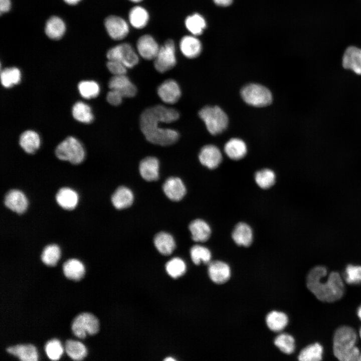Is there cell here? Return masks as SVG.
Wrapping results in <instances>:
<instances>
[{
    "label": "cell",
    "mask_w": 361,
    "mask_h": 361,
    "mask_svg": "<svg viewBox=\"0 0 361 361\" xmlns=\"http://www.w3.org/2000/svg\"><path fill=\"white\" fill-rule=\"evenodd\" d=\"M159 164L155 157L148 156L141 160L139 169L142 177L147 181L156 180L159 177Z\"/></svg>",
    "instance_id": "19"
},
{
    "label": "cell",
    "mask_w": 361,
    "mask_h": 361,
    "mask_svg": "<svg viewBox=\"0 0 361 361\" xmlns=\"http://www.w3.org/2000/svg\"><path fill=\"white\" fill-rule=\"evenodd\" d=\"M187 29L193 35H201L206 28V23L204 18L198 14L189 16L185 20Z\"/></svg>",
    "instance_id": "35"
},
{
    "label": "cell",
    "mask_w": 361,
    "mask_h": 361,
    "mask_svg": "<svg viewBox=\"0 0 361 361\" xmlns=\"http://www.w3.org/2000/svg\"><path fill=\"white\" fill-rule=\"evenodd\" d=\"M342 64L344 68L361 75V49L353 46L347 48L343 55Z\"/></svg>",
    "instance_id": "18"
},
{
    "label": "cell",
    "mask_w": 361,
    "mask_h": 361,
    "mask_svg": "<svg viewBox=\"0 0 361 361\" xmlns=\"http://www.w3.org/2000/svg\"><path fill=\"white\" fill-rule=\"evenodd\" d=\"M45 31L47 36L50 39L59 40L65 34L66 25L60 18L53 16L46 22Z\"/></svg>",
    "instance_id": "28"
},
{
    "label": "cell",
    "mask_w": 361,
    "mask_h": 361,
    "mask_svg": "<svg viewBox=\"0 0 361 361\" xmlns=\"http://www.w3.org/2000/svg\"><path fill=\"white\" fill-rule=\"evenodd\" d=\"M176 63L174 43L172 40H167L159 48L154 59V66L160 73L165 72L172 69Z\"/></svg>",
    "instance_id": "8"
},
{
    "label": "cell",
    "mask_w": 361,
    "mask_h": 361,
    "mask_svg": "<svg viewBox=\"0 0 361 361\" xmlns=\"http://www.w3.org/2000/svg\"><path fill=\"white\" fill-rule=\"evenodd\" d=\"M359 360L361 361V353H360V356H359Z\"/></svg>",
    "instance_id": "55"
},
{
    "label": "cell",
    "mask_w": 361,
    "mask_h": 361,
    "mask_svg": "<svg viewBox=\"0 0 361 361\" xmlns=\"http://www.w3.org/2000/svg\"><path fill=\"white\" fill-rule=\"evenodd\" d=\"M56 200L61 208L69 210L76 207L78 201V196L74 190L68 188H62L58 191Z\"/></svg>",
    "instance_id": "25"
},
{
    "label": "cell",
    "mask_w": 361,
    "mask_h": 361,
    "mask_svg": "<svg viewBox=\"0 0 361 361\" xmlns=\"http://www.w3.org/2000/svg\"><path fill=\"white\" fill-rule=\"evenodd\" d=\"M133 201V195L130 189L121 186L117 189L112 195L111 202L117 209H122L130 206Z\"/></svg>",
    "instance_id": "26"
},
{
    "label": "cell",
    "mask_w": 361,
    "mask_h": 361,
    "mask_svg": "<svg viewBox=\"0 0 361 361\" xmlns=\"http://www.w3.org/2000/svg\"><path fill=\"white\" fill-rule=\"evenodd\" d=\"M45 350L48 357L53 360H58L63 352L61 342L57 339L48 341L45 345Z\"/></svg>",
    "instance_id": "44"
},
{
    "label": "cell",
    "mask_w": 361,
    "mask_h": 361,
    "mask_svg": "<svg viewBox=\"0 0 361 361\" xmlns=\"http://www.w3.org/2000/svg\"><path fill=\"white\" fill-rule=\"evenodd\" d=\"M217 5L225 7L230 5L233 0H213Z\"/></svg>",
    "instance_id": "49"
},
{
    "label": "cell",
    "mask_w": 361,
    "mask_h": 361,
    "mask_svg": "<svg viewBox=\"0 0 361 361\" xmlns=\"http://www.w3.org/2000/svg\"><path fill=\"white\" fill-rule=\"evenodd\" d=\"M157 93L164 103L174 104L181 96V90L178 83L174 80L168 79L162 83L157 88Z\"/></svg>",
    "instance_id": "11"
},
{
    "label": "cell",
    "mask_w": 361,
    "mask_h": 361,
    "mask_svg": "<svg viewBox=\"0 0 361 361\" xmlns=\"http://www.w3.org/2000/svg\"><path fill=\"white\" fill-rule=\"evenodd\" d=\"M192 239L196 242L207 241L211 234V228L207 223L201 219L193 221L189 225Z\"/></svg>",
    "instance_id": "23"
},
{
    "label": "cell",
    "mask_w": 361,
    "mask_h": 361,
    "mask_svg": "<svg viewBox=\"0 0 361 361\" xmlns=\"http://www.w3.org/2000/svg\"><path fill=\"white\" fill-rule=\"evenodd\" d=\"M108 60L118 61L127 68H131L137 64L139 58L131 46L123 43L109 49L106 54Z\"/></svg>",
    "instance_id": "9"
},
{
    "label": "cell",
    "mask_w": 361,
    "mask_h": 361,
    "mask_svg": "<svg viewBox=\"0 0 361 361\" xmlns=\"http://www.w3.org/2000/svg\"><path fill=\"white\" fill-rule=\"evenodd\" d=\"M357 313V315H358V317L361 320V305L358 308Z\"/></svg>",
    "instance_id": "51"
},
{
    "label": "cell",
    "mask_w": 361,
    "mask_h": 361,
    "mask_svg": "<svg viewBox=\"0 0 361 361\" xmlns=\"http://www.w3.org/2000/svg\"><path fill=\"white\" fill-rule=\"evenodd\" d=\"M190 254L192 261L198 265L201 262L209 263L211 258V253L206 247L201 245H195L190 250Z\"/></svg>",
    "instance_id": "41"
},
{
    "label": "cell",
    "mask_w": 361,
    "mask_h": 361,
    "mask_svg": "<svg viewBox=\"0 0 361 361\" xmlns=\"http://www.w3.org/2000/svg\"><path fill=\"white\" fill-rule=\"evenodd\" d=\"M56 156L60 160L77 164L84 159L85 152L81 143L75 137L70 136L61 142L55 150Z\"/></svg>",
    "instance_id": "5"
},
{
    "label": "cell",
    "mask_w": 361,
    "mask_h": 361,
    "mask_svg": "<svg viewBox=\"0 0 361 361\" xmlns=\"http://www.w3.org/2000/svg\"><path fill=\"white\" fill-rule=\"evenodd\" d=\"M345 279L348 284L361 283V266L348 265L345 269Z\"/></svg>",
    "instance_id": "45"
},
{
    "label": "cell",
    "mask_w": 361,
    "mask_h": 361,
    "mask_svg": "<svg viewBox=\"0 0 361 361\" xmlns=\"http://www.w3.org/2000/svg\"><path fill=\"white\" fill-rule=\"evenodd\" d=\"M275 345L283 353H292L295 350L294 338L287 333L278 335L274 340Z\"/></svg>",
    "instance_id": "40"
},
{
    "label": "cell",
    "mask_w": 361,
    "mask_h": 361,
    "mask_svg": "<svg viewBox=\"0 0 361 361\" xmlns=\"http://www.w3.org/2000/svg\"><path fill=\"white\" fill-rule=\"evenodd\" d=\"M137 49L141 57L146 60L154 59L159 48L153 38L149 35H144L137 40Z\"/></svg>",
    "instance_id": "14"
},
{
    "label": "cell",
    "mask_w": 361,
    "mask_h": 361,
    "mask_svg": "<svg viewBox=\"0 0 361 361\" xmlns=\"http://www.w3.org/2000/svg\"><path fill=\"white\" fill-rule=\"evenodd\" d=\"M6 351L22 361H36L38 358L36 347L31 344L10 346L6 349Z\"/></svg>",
    "instance_id": "20"
},
{
    "label": "cell",
    "mask_w": 361,
    "mask_h": 361,
    "mask_svg": "<svg viewBox=\"0 0 361 361\" xmlns=\"http://www.w3.org/2000/svg\"><path fill=\"white\" fill-rule=\"evenodd\" d=\"M72 114L76 120L83 123H90L93 119L90 107L82 102H78L74 105Z\"/></svg>",
    "instance_id": "36"
},
{
    "label": "cell",
    "mask_w": 361,
    "mask_h": 361,
    "mask_svg": "<svg viewBox=\"0 0 361 361\" xmlns=\"http://www.w3.org/2000/svg\"><path fill=\"white\" fill-rule=\"evenodd\" d=\"M181 52L188 58L198 57L201 52L202 45L200 41L194 36H186L181 39L179 43Z\"/></svg>",
    "instance_id": "22"
},
{
    "label": "cell",
    "mask_w": 361,
    "mask_h": 361,
    "mask_svg": "<svg viewBox=\"0 0 361 361\" xmlns=\"http://www.w3.org/2000/svg\"><path fill=\"white\" fill-rule=\"evenodd\" d=\"M255 180L257 185L263 189L271 187L275 183L276 175L273 170L268 168L260 170L255 173Z\"/></svg>",
    "instance_id": "37"
},
{
    "label": "cell",
    "mask_w": 361,
    "mask_h": 361,
    "mask_svg": "<svg viewBox=\"0 0 361 361\" xmlns=\"http://www.w3.org/2000/svg\"><path fill=\"white\" fill-rule=\"evenodd\" d=\"M131 25L136 29H142L147 24L149 15L147 11L140 6L132 8L129 13Z\"/></svg>",
    "instance_id": "33"
},
{
    "label": "cell",
    "mask_w": 361,
    "mask_h": 361,
    "mask_svg": "<svg viewBox=\"0 0 361 361\" xmlns=\"http://www.w3.org/2000/svg\"><path fill=\"white\" fill-rule=\"evenodd\" d=\"M359 336H360V338H361V327H360V329H359Z\"/></svg>",
    "instance_id": "54"
},
{
    "label": "cell",
    "mask_w": 361,
    "mask_h": 361,
    "mask_svg": "<svg viewBox=\"0 0 361 361\" xmlns=\"http://www.w3.org/2000/svg\"><path fill=\"white\" fill-rule=\"evenodd\" d=\"M65 350L67 355L75 360H82L87 354L85 346L82 342L73 340H66Z\"/></svg>",
    "instance_id": "32"
},
{
    "label": "cell",
    "mask_w": 361,
    "mask_h": 361,
    "mask_svg": "<svg viewBox=\"0 0 361 361\" xmlns=\"http://www.w3.org/2000/svg\"><path fill=\"white\" fill-rule=\"evenodd\" d=\"M162 189L167 197L173 201L182 200L186 193V187L182 180L176 177H171L166 179Z\"/></svg>",
    "instance_id": "17"
},
{
    "label": "cell",
    "mask_w": 361,
    "mask_h": 361,
    "mask_svg": "<svg viewBox=\"0 0 361 361\" xmlns=\"http://www.w3.org/2000/svg\"><path fill=\"white\" fill-rule=\"evenodd\" d=\"M1 83L6 88L18 84L21 80L20 70L16 67L8 68L1 71Z\"/></svg>",
    "instance_id": "39"
},
{
    "label": "cell",
    "mask_w": 361,
    "mask_h": 361,
    "mask_svg": "<svg viewBox=\"0 0 361 361\" xmlns=\"http://www.w3.org/2000/svg\"><path fill=\"white\" fill-rule=\"evenodd\" d=\"M5 205L11 211L20 214L27 209L28 201L25 195L18 190H11L6 195Z\"/></svg>",
    "instance_id": "15"
},
{
    "label": "cell",
    "mask_w": 361,
    "mask_h": 361,
    "mask_svg": "<svg viewBox=\"0 0 361 361\" xmlns=\"http://www.w3.org/2000/svg\"><path fill=\"white\" fill-rule=\"evenodd\" d=\"M357 335L354 329L348 326H342L335 331L333 338L334 356L341 361L359 360L360 351L355 346Z\"/></svg>",
    "instance_id": "3"
},
{
    "label": "cell",
    "mask_w": 361,
    "mask_h": 361,
    "mask_svg": "<svg viewBox=\"0 0 361 361\" xmlns=\"http://www.w3.org/2000/svg\"><path fill=\"white\" fill-rule=\"evenodd\" d=\"M11 7L10 0H0V12L4 13L10 11Z\"/></svg>",
    "instance_id": "48"
},
{
    "label": "cell",
    "mask_w": 361,
    "mask_h": 361,
    "mask_svg": "<svg viewBox=\"0 0 361 361\" xmlns=\"http://www.w3.org/2000/svg\"><path fill=\"white\" fill-rule=\"evenodd\" d=\"M78 90L82 97L89 99L96 97L98 95L100 88L95 81H84L78 84Z\"/></svg>",
    "instance_id": "43"
},
{
    "label": "cell",
    "mask_w": 361,
    "mask_h": 361,
    "mask_svg": "<svg viewBox=\"0 0 361 361\" xmlns=\"http://www.w3.org/2000/svg\"><path fill=\"white\" fill-rule=\"evenodd\" d=\"M104 25L109 36L114 40H121L128 34V24L120 17L116 16L107 17L105 20Z\"/></svg>",
    "instance_id": "10"
},
{
    "label": "cell",
    "mask_w": 361,
    "mask_h": 361,
    "mask_svg": "<svg viewBox=\"0 0 361 361\" xmlns=\"http://www.w3.org/2000/svg\"><path fill=\"white\" fill-rule=\"evenodd\" d=\"M63 270L66 278L74 281L81 280L85 274V268L83 264L76 259H70L67 260L63 264Z\"/></svg>",
    "instance_id": "27"
},
{
    "label": "cell",
    "mask_w": 361,
    "mask_h": 361,
    "mask_svg": "<svg viewBox=\"0 0 361 361\" xmlns=\"http://www.w3.org/2000/svg\"><path fill=\"white\" fill-rule=\"evenodd\" d=\"M72 330L74 334L80 338H84L87 334L94 335L99 329V323L97 317L90 313L79 314L73 319Z\"/></svg>",
    "instance_id": "7"
},
{
    "label": "cell",
    "mask_w": 361,
    "mask_h": 361,
    "mask_svg": "<svg viewBox=\"0 0 361 361\" xmlns=\"http://www.w3.org/2000/svg\"><path fill=\"white\" fill-rule=\"evenodd\" d=\"M224 151L229 158L237 160L245 156L247 149L244 141L239 138H233L225 144Z\"/></svg>",
    "instance_id": "24"
},
{
    "label": "cell",
    "mask_w": 361,
    "mask_h": 361,
    "mask_svg": "<svg viewBox=\"0 0 361 361\" xmlns=\"http://www.w3.org/2000/svg\"><path fill=\"white\" fill-rule=\"evenodd\" d=\"M133 2L137 3L141 1L142 0H130Z\"/></svg>",
    "instance_id": "53"
},
{
    "label": "cell",
    "mask_w": 361,
    "mask_h": 361,
    "mask_svg": "<svg viewBox=\"0 0 361 361\" xmlns=\"http://www.w3.org/2000/svg\"><path fill=\"white\" fill-rule=\"evenodd\" d=\"M60 250L56 244L46 246L41 254L42 262L47 266H55L60 257Z\"/></svg>",
    "instance_id": "38"
},
{
    "label": "cell",
    "mask_w": 361,
    "mask_h": 361,
    "mask_svg": "<svg viewBox=\"0 0 361 361\" xmlns=\"http://www.w3.org/2000/svg\"><path fill=\"white\" fill-rule=\"evenodd\" d=\"M154 244L157 250L164 255L171 254L175 247L174 240L169 234L161 232L154 238Z\"/></svg>",
    "instance_id": "29"
},
{
    "label": "cell",
    "mask_w": 361,
    "mask_h": 361,
    "mask_svg": "<svg viewBox=\"0 0 361 361\" xmlns=\"http://www.w3.org/2000/svg\"><path fill=\"white\" fill-rule=\"evenodd\" d=\"M199 115L212 135L222 133L228 126V116L219 106H205L199 111Z\"/></svg>",
    "instance_id": "4"
},
{
    "label": "cell",
    "mask_w": 361,
    "mask_h": 361,
    "mask_svg": "<svg viewBox=\"0 0 361 361\" xmlns=\"http://www.w3.org/2000/svg\"><path fill=\"white\" fill-rule=\"evenodd\" d=\"M326 268L317 266L311 269L306 277L308 289L319 300L332 302L342 297L344 292V286L340 274L331 272L328 277Z\"/></svg>",
    "instance_id": "2"
},
{
    "label": "cell",
    "mask_w": 361,
    "mask_h": 361,
    "mask_svg": "<svg viewBox=\"0 0 361 361\" xmlns=\"http://www.w3.org/2000/svg\"><path fill=\"white\" fill-rule=\"evenodd\" d=\"M179 117L175 109L156 105L145 109L140 117V129L146 140L151 143L166 146L176 142L179 133L175 130L159 127L160 122L169 123Z\"/></svg>",
    "instance_id": "1"
},
{
    "label": "cell",
    "mask_w": 361,
    "mask_h": 361,
    "mask_svg": "<svg viewBox=\"0 0 361 361\" xmlns=\"http://www.w3.org/2000/svg\"><path fill=\"white\" fill-rule=\"evenodd\" d=\"M123 96L118 91L111 90L108 92L106 96L107 101L110 104L114 106L120 105L122 101Z\"/></svg>",
    "instance_id": "47"
},
{
    "label": "cell",
    "mask_w": 361,
    "mask_h": 361,
    "mask_svg": "<svg viewBox=\"0 0 361 361\" xmlns=\"http://www.w3.org/2000/svg\"><path fill=\"white\" fill-rule=\"evenodd\" d=\"M288 317L283 312L273 311L268 314L266 322L272 331L279 332L282 330L288 323Z\"/></svg>",
    "instance_id": "31"
},
{
    "label": "cell",
    "mask_w": 361,
    "mask_h": 361,
    "mask_svg": "<svg viewBox=\"0 0 361 361\" xmlns=\"http://www.w3.org/2000/svg\"><path fill=\"white\" fill-rule=\"evenodd\" d=\"M19 143L25 152L32 154L39 148L40 139L39 135L36 132L27 130L21 135Z\"/></svg>",
    "instance_id": "30"
},
{
    "label": "cell",
    "mask_w": 361,
    "mask_h": 361,
    "mask_svg": "<svg viewBox=\"0 0 361 361\" xmlns=\"http://www.w3.org/2000/svg\"><path fill=\"white\" fill-rule=\"evenodd\" d=\"M108 86L111 90L119 92L123 97H133L137 92L136 86L125 75L112 77L109 81Z\"/></svg>",
    "instance_id": "12"
},
{
    "label": "cell",
    "mask_w": 361,
    "mask_h": 361,
    "mask_svg": "<svg viewBox=\"0 0 361 361\" xmlns=\"http://www.w3.org/2000/svg\"><path fill=\"white\" fill-rule=\"evenodd\" d=\"M243 100L248 104L255 107H264L272 101V95L266 87L258 84H249L241 90Z\"/></svg>",
    "instance_id": "6"
},
{
    "label": "cell",
    "mask_w": 361,
    "mask_h": 361,
    "mask_svg": "<svg viewBox=\"0 0 361 361\" xmlns=\"http://www.w3.org/2000/svg\"><path fill=\"white\" fill-rule=\"evenodd\" d=\"M200 162L210 169L217 167L222 160L220 149L215 145L208 144L203 146L199 154Z\"/></svg>",
    "instance_id": "13"
},
{
    "label": "cell",
    "mask_w": 361,
    "mask_h": 361,
    "mask_svg": "<svg viewBox=\"0 0 361 361\" xmlns=\"http://www.w3.org/2000/svg\"><path fill=\"white\" fill-rule=\"evenodd\" d=\"M165 268L167 273L171 277L176 278L185 273L186 266L180 258H174L166 264Z\"/></svg>",
    "instance_id": "42"
},
{
    "label": "cell",
    "mask_w": 361,
    "mask_h": 361,
    "mask_svg": "<svg viewBox=\"0 0 361 361\" xmlns=\"http://www.w3.org/2000/svg\"><path fill=\"white\" fill-rule=\"evenodd\" d=\"M208 274L214 282L223 284L229 279L231 270L229 266L225 262L214 261L209 263Z\"/></svg>",
    "instance_id": "16"
},
{
    "label": "cell",
    "mask_w": 361,
    "mask_h": 361,
    "mask_svg": "<svg viewBox=\"0 0 361 361\" xmlns=\"http://www.w3.org/2000/svg\"><path fill=\"white\" fill-rule=\"evenodd\" d=\"M164 360H167V361H169V360L174 361V360H175V359H174V358H172V357H167V358H165Z\"/></svg>",
    "instance_id": "52"
},
{
    "label": "cell",
    "mask_w": 361,
    "mask_h": 361,
    "mask_svg": "<svg viewBox=\"0 0 361 361\" xmlns=\"http://www.w3.org/2000/svg\"><path fill=\"white\" fill-rule=\"evenodd\" d=\"M323 347L318 343L310 344L303 348L298 355L300 361H318L322 359Z\"/></svg>",
    "instance_id": "34"
},
{
    "label": "cell",
    "mask_w": 361,
    "mask_h": 361,
    "mask_svg": "<svg viewBox=\"0 0 361 361\" xmlns=\"http://www.w3.org/2000/svg\"><path fill=\"white\" fill-rule=\"evenodd\" d=\"M107 68L114 76L125 75L127 67L121 62L115 60H109L106 64Z\"/></svg>",
    "instance_id": "46"
},
{
    "label": "cell",
    "mask_w": 361,
    "mask_h": 361,
    "mask_svg": "<svg viewBox=\"0 0 361 361\" xmlns=\"http://www.w3.org/2000/svg\"><path fill=\"white\" fill-rule=\"evenodd\" d=\"M232 237L236 244L248 247L253 241L252 229L245 223H239L235 226L232 232Z\"/></svg>",
    "instance_id": "21"
},
{
    "label": "cell",
    "mask_w": 361,
    "mask_h": 361,
    "mask_svg": "<svg viewBox=\"0 0 361 361\" xmlns=\"http://www.w3.org/2000/svg\"><path fill=\"white\" fill-rule=\"evenodd\" d=\"M80 1L81 0H64L66 3L71 5L78 4Z\"/></svg>",
    "instance_id": "50"
}]
</instances>
